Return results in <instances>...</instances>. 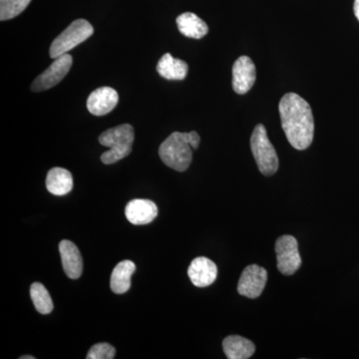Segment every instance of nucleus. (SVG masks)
Listing matches in <instances>:
<instances>
[{"label":"nucleus","instance_id":"obj_18","mask_svg":"<svg viewBox=\"0 0 359 359\" xmlns=\"http://www.w3.org/2000/svg\"><path fill=\"white\" fill-rule=\"evenodd\" d=\"M179 32L189 39H201L209 32L207 23L195 13H186L177 18Z\"/></svg>","mask_w":359,"mask_h":359},{"label":"nucleus","instance_id":"obj_6","mask_svg":"<svg viewBox=\"0 0 359 359\" xmlns=\"http://www.w3.org/2000/svg\"><path fill=\"white\" fill-rule=\"evenodd\" d=\"M278 269L283 275L292 276L302 266V257L299 252L297 238L292 236H282L276 242Z\"/></svg>","mask_w":359,"mask_h":359},{"label":"nucleus","instance_id":"obj_16","mask_svg":"<svg viewBox=\"0 0 359 359\" xmlns=\"http://www.w3.org/2000/svg\"><path fill=\"white\" fill-rule=\"evenodd\" d=\"M46 188L52 195H67L73 188L72 175L63 168H53L47 174Z\"/></svg>","mask_w":359,"mask_h":359},{"label":"nucleus","instance_id":"obj_1","mask_svg":"<svg viewBox=\"0 0 359 359\" xmlns=\"http://www.w3.org/2000/svg\"><path fill=\"white\" fill-rule=\"evenodd\" d=\"M278 111L290 145L297 150L308 149L314 135L313 115L309 104L297 94L287 93L280 100Z\"/></svg>","mask_w":359,"mask_h":359},{"label":"nucleus","instance_id":"obj_4","mask_svg":"<svg viewBox=\"0 0 359 359\" xmlns=\"http://www.w3.org/2000/svg\"><path fill=\"white\" fill-rule=\"evenodd\" d=\"M250 149L259 172L264 176H273L278 169V158L263 124L257 125L254 129L250 137Z\"/></svg>","mask_w":359,"mask_h":359},{"label":"nucleus","instance_id":"obj_9","mask_svg":"<svg viewBox=\"0 0 359 359\" xmlns=\"http://www.w3.org/2000/svg\"><path fill=\"white\" fill-rule=\"evenodd\" d=\"M256 66L248 56H241L233 66V89L240 95L248 93L256 82Z\"/></svg>","mask_w":359,"mask_h":359},{"label":"nucleus","instance_id":"obj_21","mask_svg":"<svg viewBox=\"0 0 359 359\" xmlns=\"http://www.w3.org/2000/svg\"><path fill=\"white\" fill-rule=\"evenodd\" d=\"M116 356V349L109 344H95L90 348L87 359H113Z\"/></svg>","mask_w":359,"mask_h":359},{"label":"nucleus","instance_id":"obj_20","mask_svg":"<svg viewBox=\"0 0 359 359\" xmlns=\"http://www.w3.org/2000/svg\"><path fill=\"white\" fill-rule=\"evenodd\" d=\"M32 0H0V20H9L20 15Z\"/></svg>","mask_w":359,"mask_h":359},{"label":"nucleus","instance_id":"obj_2","mask_svg":"<svg viewBox=\"0 0 359 359\" xmlns=\"http://www.w3.org/2000/svg\"><path fill=\"white\" fill-rule=\"evenodd\" d=\"M201 138L197 132H174L161 144L159 156L166 166L178 172L190 167L193 159L192 149H198Z\"/></svg>","mask_w":359,"mask_h":359},{"label":"nucleus","instance_id":"obj_5","mask_svg":"<svg viewBox=\"0 0 359 359\" xmlns=\"http://www.w3.org/2000/svg\"><path fill=\"white\" fill-rule=\"evenodd\" d=\"M93 26L85 20L73 21L67 28L56 37L50 46V57L58 58L67 54L77 45L81 44L85 40L93 34Z\"/></svg>","mask_w":359,"mask_h":359},{"label":"nucleus","instance_id":"obj_3","mask_svg":"<svg viewBox=\"0 0 359 359\" xmlns=\"http://www.w3.org/2000/svg\"><path fill=\"white\" fill-rule=\"evenodd\" d=\"M134 136L133 127L130 124L120 125L103 132L99 137V143L110 148L101 156L103 164H114L129 156L132 152Z\"/></svg>","mask_w":359,"mask_h":359},{"label":"nucleus","instance_id":"obj_15","mask_svg":"<svg viewBox=\"0 0 359 359\" xmlns=\"http://www.w3.org/2000/svg\"><path fill=\"white\" fill-rule=\"evenodd\" d=\"M223 349L229 359H248L252 358L256 351V346L245 337L230 335L224 339Z\"/></svg>","mask_w":359,"mask_h":359},{"label":"nucleus","instance_id":"obj_7","mask_svg":"<svg viewBox=\"0 0 359 359\" xmlns=\"http://www.w3.org/2000/svg\"><path fill=\"white\" fill-rule=\"evenodd\" d=\"M72 63V56L68 53L54 59L52 65L33 81L32 91H45L57 85L68 74Z\"/></svg>","mask_w":359,"mask_h":359},{"label":"nucleus","instance_id":"obj_22","mask_svg":"<svg viewBox=\"0 0 359 359\" xmlns=\"http://www.w3.org/2000/svg\"><path fill=\"white\" fill-rule=\"evenodd\" d=\"M353 11L356 18H358L359 21V0H355V1H354Z\"/></svg>","mask_w":359,"mask_h":359},{"label":"nucleus","instance_id":"obj_17","mask_svg":"<svg viewBox=\"0 0 359 359\" xmlns=\"http://www.w3.org/2000/svg\"><path fill=\"white\" fill-rule=\"evenodd\" d=\"M157 71L160 76L165 79L181 81L187 77L189 66L185 61L174 58L171 54L166 53L158 62Z\"/></svg>","mask_w":359,"mask_h":359},{"label":"nucleus","instance_id":"obj_8","mask_svg":"<svg viewBox=\"0 0 359 359\" xmlns=\"http://www.w3.org/2000/svg\"><path fill=\"white\" fill-rule=\"evenodd\" d=\"M266 282L268 271L257 264H250L244 269L238 280V294L249 299H257L263 294Z\"/></svg>","mask_w":359,"mask_h":359},{"label":"nucleus","instance_id":"obj_23","mask_svg":"<svg viewBox=\"0 0 359 359\" xmlns=\"http://www.w3.org/2000/svg\"><path fill=\"white\" fill-rule=\"evenodd\" d=\"M20 359H35V358L34 356L25 355L21 356Z\"/></svg>","mask_w":359,"mask_h":359},{"label":"nucleus","instance_id":"obj_12","mask_svg":"<svg viewBox=\"0 0 359 359\" xmlns=\"http://www.w3.org/2000/svg\"><path fill=\"white\" fill-rule=\"evenodd\" d=\"M125 216L130 223L136 226L150 224L158 216V208L150 200L135 199L130 201L125 208Z\"/></svg>","mask_w":359,"mask_h":359},{"label":"nucleus","instance_id":"obj_19","mask_svg":"<svg viewBox=\"0 0 359 359\" xmlns=\"http://www.w3.org/2000/svg\"><path fill=\"white\" fill-rule=\"evenodd\" d=\"M30 297L35 309L41 314H48L53 311V302L48 290L42 283H34L30 287Z\"/></svg>","mask_w":359,"mask_h":359},{"label":"nucleus","instance_id":"obj_11","mask_svg":"<svg viewBox=\"0 0 359 359\" xmlns=\"http://www.w3.org/2000/svg\"><path fill=\"white\" fill-rule=\"evenodd\" d=\"M119 101L117 91L111 87H101L90 94L87 109L92 115L104 116L110 113Z\"/></svg>","mask_w":359,"mask_h":359},{"label":"nucleus","instance_id":"obj_13","mask_svg":"<svg viewBox=\"0 0 359 359\" xmlns=\"http://www.w3.org/2000/svg\"><path fill=\"white\" fill-rule=\"evenodd\" d=\"M59 252L66 276L72 280L79 278L83 271V259L76 245L70 241H62L59 244Z\"/></svg>","mask_w":359,"mask_h":359},{"label":"nucleus","instance_id":"obj_14","mask_svg":"<svg viewBox=\"0 0 359 359\" xmlns=\"http://www.w3.org/2000/svg\"><path fill=\"white\" fill-rule=\"evenodd\" d=\"M136 271V266L132 261L120 262L113 269L110 278V287L114 294H122L131 287V278Z\"/></svg>","mask_w":359,"mask_h":359},{"label":"nucleus","instance_id":"obj_10","mask_svg":"<svg viewBox=\"0 0 359 359\" xmlns=\"http://www.w3.org/2000/svg\"><path fill=\"white\" fill-rule=\"evenodd\" d=\"M188 276L196 287H209L216 280L218 268L216 264L208 257H196L189 266Z\"/></svg>","mask_w":359,"mask_h":359}]
</instances>
